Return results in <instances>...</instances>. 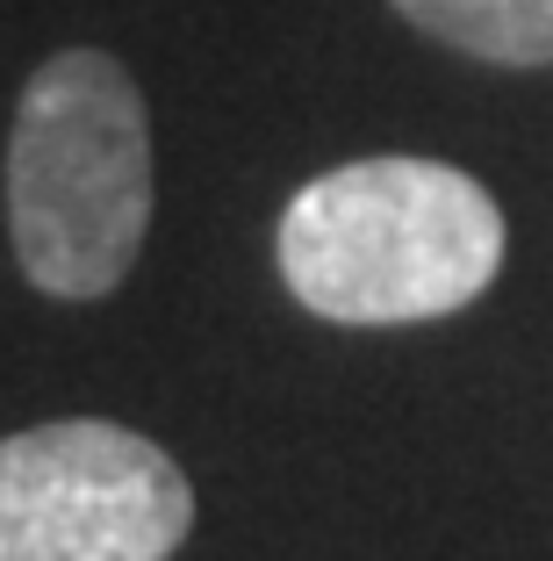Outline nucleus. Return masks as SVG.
<instances>
[{"instance_id":"nucleus-1","label":"nucleus","mask_w":553,"mask_h":561,"mask_svg":"<svg viewBox=\"0 0 553 561\" xmlns=\"http://www.w3.org/2000/svg\"><path fill=\"white\" fill-rule=\"evenodd\" d=\"M280 280L331 324H431L488 296L504 209L446 159H353L280 209Z\"/></svg>"},{"instance_id":"nucleus-2","label":"nucleus","mask_w":553,"mask_h":561,"mask_svg":"<svg viewBox=\"0 0 553 561\" xmlns=\"http://www.w3.org/2000/svg\"><path fill=\"white\" fill-rule=\"evenodd\" d=\"M151 231V116L108 50L66 44L22 80L8 123V245L36 296L101 302Z\"/></svg>"},{"instance_id":"nucleus-3","label":"nucleus","mask_w":553,"mask_h":561,"mask_svg":"<svg viewBox=\"0 0 553 561\" xmlns=\"http://www.w3.org/2000/svg\"><path fill=\"white\" fill-rule=\"evenodd\" d=\"M195 490L159 439L50 417L0 439V561H173Z\"/></svg>"},{"instance_id":"nucleus-4","label":"nucleus","mask_w":553,"mask_h":561,"mask_svg":"<svg viewBox=\"0 0 553 561\" xmlns=\"http://www.w3.org/2000/svg\"><path fill=\"white\" fill-rule=\"evenodd\" d=\"M410 30L468 50L482 66H553V0H389Z\"/></svg>"}]
</instances>
